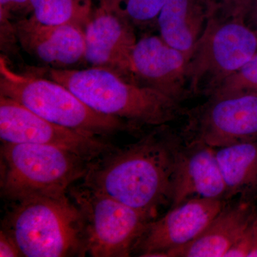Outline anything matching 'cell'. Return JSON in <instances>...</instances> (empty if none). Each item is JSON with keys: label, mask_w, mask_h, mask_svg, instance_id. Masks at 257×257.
Masks as SVG:
<instances>
[{"label": "cell", "mask_w": 257, "mask_h": 257, "mask_svg": "<svg viewBox=\"0 0 257 257\" xmlns=\"http://www.w3.org/2000/svg\"><path fill=\"white\" fill-rule=\"evenodd\" d=\"M165 126L91 161L82 183L154 219L160 207L172 204L182 149Z\"/></svg>", "instance_id": "1"}, {"label": "cell", "mask_w": 257, "mask_h": 257, "mask_svg": "<svg viewBox=\"0 0 257 257\" xmlns=\"http://www.w3.org/2000/svg\"><path fill=\"white\" fill-rule=\"evenodd\" d=\"M10 203L2 229L15 240L23 256H85L84 219L68 192Z\"/></svg>", "instance_id": "2"}, {"label": "cell", "mask_w": 257, "mask_h": 257, "mask_svg": "<svg viewBox=\"0 0 257 257\" xmlns=\"http://www.w3.org/2000/svg\"><path fill=\"white\" fill-rule=\"evenodd\" d=\"M50 77L93 110L135 124L158 127L182 112L180 104L169 96L151 87L126 82L107 69H54Z\"/></svg>", "instance_id": "3"}, {"label": "cell", "mask_w": 257, "mask_h": 257, "mask_svg": "<svg viewBox=\"0 0 257 257\" xmlns=\"http://www.w3.org/2000/svg\"><path fill=\"white\" fill-rule=\"evenodd\" d=\"M1 194L9 202L68 192L87 174L90 160L52 145L3 143Z\"/></svg>", "instance_id": "4"}, {"label": "cell", "mask_w": 257, "mask_h": 257, "mask_svg": "<svg viewBox=\"0 0 257 257\" xmlns=\"http://www.w3.org/2000/svg\"><path fill=\"white\" fill-rule=\"evenodd\" d=\"M0 95L50 122L94 136L125 128L123 120L93 110L60 83L15 72L3 55L0 57Z\"/></svg>", "instance_id": "5"}, {"label": "cell", "mask_w": 257, "mask_h": 257, "mask_svg": "<svg viewBox=\"0 0 257 257\" xmlns=\"http://www.w3.org/2000/svg\"><path fill=\"white\" fill-rule=\"evenodd\" d=\"M256 52L257 33L243 18L215 13L187 63L190 94L210 95Z\"/></svg>", "instance_id": "6"}, {"label": "cell", "mask_w": 257, "mask_h": 257, "mask_svg": "<svg viewBox=\"0 0 257 257\" xmlns=\"http://www.w3.org/2000/svg\"><path fill=\"white\" fill-rule=\"evenodd\" d=\"M68 194L82 213L85 230L84 253L92 257H127L153 218L83 183Z\"/></svg>", "instance_id": "7"}, {"label": "cell", "mask_w": 257, "mask_h": 257, "mask_svg": "<svg viewBox=\"0 0 257 257\" xmlns=\"http://www.w3.org/2000/svg\"><path fill=\"white\" fill-rule=\"evenodd\" d=\"M188 115L189 143L216 149L256 140L257 93L209 97Z\"/></svg>", "instance_id": "8"}, {"label": "cell", "mask_w": 257, "mask_h": 257, "mask_svg": "<svg viewBox=\"0 0 257 257\" xmlns=\"http://www.w3.org/2000/svg\"><path fill=\"white\" fill-rule=\"evenodd\" d=\"M2 143L52 145L92 161L110 150L99 137L54 124L10 98L0 95Z\"/></svg>", "instance_id": "9"}, {"label": "cell", "mask_w": 257, "mask_h": 257, "mask_svg": "<svg viewBox=\"0 0 257 257\" xmlns=\"http://www.w3.org/2000/svg\"><path fill=\"white\" fill-rule=\"evenodd\" d=\"M226 201L195 198L170 208L160 219L149 223L135 251L141 256L166 257L169 251L202 234L227 205Z\"/></svg>", "instance_id": "10"}, {"label": "cell", "mask_w": 257, "mask_h": 257, "mask_svg": "<svg viewBox=\"0 0 257 257\" xmlns=\"http://www.w3.org/2000/svg\"><path fill=\"white\" fill-rule=\"evenodd\" d=\"M135 29L99 3L84 28V60L90 67L107 69L126 82L139 85L133 67V53L138 42Z\"/></svg>", "instance_id": "11"}, {"label": "cell", "mask_w": 257, "mask_h": 257, "mask_svg": "<svg viewBox=\"0 0 257 257\" xmlns=\"http://www.w3.org/2000/svg\"><path fill=\"white\" fill-rule=\"evenodd\" d=\"M189 59L162 37L140 39L134 49L133 67L139 85L156 89L180 104L190 94L187 78Z\"/></svg>", "instance_id": "12"}, {"label": "cell", "mask_w": 257, "mask_h": 257, "mask_svg": "<svg viewBox=\"0 0 257 257\" xmlns=\"http://www.w3.org/2000/svg\"><path fill=\"white\" fill-rule=\"evenodd\" d=\"M20 45L38 60L57 67H66L84 60V28L73 24L44 25L32 17H25L13 24Z\"/></svg>", "instance_id": "13"}, {"label": "cell", "mask_w": 257, "mask_h": 257, "mask_svg": "<svg viewBox=\"0 0 257 257\" xmlns=\"http://www.w3.org/2000/svg\"><path fill=\"white\" fill-rule=\"evenodd\" d=\"M225 195L226 186L215 149L197 143L182 147L170 208L195 198L225 199Z\"/></svg>", "instance_id": "14"}, {"label": "cell", "mask_w": 257, "mask_h": 257, "mask_svg": "<svg viewBox=\"0 0 257 257\" xmlns=\"http://www.w3.org/2000/svg\"><path fill=\"white\" fill-rule=\"evenodd\" d=\"M256 209L245 200L226 205L197 238L169 251L166 257H224L247 229Z\"/></svg>", "instance_id": "15"}, {"label": "cell", "mask_w": 257, "mask_h": 257, "mask_svg": "<svg viewBox=\"0 0 257 257\" xmlns=\"http://www.w3.org/2000/svg\"><path fill=\"white\" fill-rule=\"evenodd\" d=\"M215 13L213 0H167L157 20L160 37L189 59Z\"/></svg>", "instance_id": "16"}, {"label": "cell", "mask_w": 257, "mask_h": 257, "mask_svg": "<svg viewBox=\"0 0 257 257\" xmlns=\"http://www.w3.org/2000/svg\"><path fill=\"white\" fill-rule=\"evenodd\" d=\"M222 175L225 199L240 195L243 200L257 192V140H248L215 149Z\"/></svg>", "instance_id": "17"}, {"label": "cell", "mask_w": 257, "mask_h": 257, "mask_svg": "<svg viewBox=\"0 0 257 257\" xmlns=\"http://www.w3.org/2000/svg\"><path fill=\"white\" fill-rule=\"evenodd\" d=\"M93 12V0H30V16L44 25L73 24L85 28Z\"/></svg>", "instance_id": "18"}, {"label": "cell", "mask_w": 257, "mask_h": 257, "mask_svg": "<svg viewBox=\"0 0 257 257\" xmlns=\"http://www.w3.org/2000/svg\"><path fill=\"white\" fill-rule=\"evenodd\" d=\"M167 0H99L128 22L134 28H146L157 24L161 10Z\"/></svg>", "instance_id": "19"}, {"label": "cell", "mask_w": 257, "mask_h": 257, "mask_svg": "<svg viewBox=\"0 0 257 257\" xmlns=\"http://www.w3.org/2000/svg\"><path fill=\"white\" fill-rule=\"evenodd\" d=\"M247 93H257V52L209 96L226 97Z\"/></svg>", "instance_id": "20"}, {"label": "cell", "mask_w": 257, "mask_h": 257, "mask_svg": "<svg viewBox=\"0 0 257 257\" xmlns=\"http://www.w3.org/2000/svg\"><path fill=\"white\" fill-rule=\"evenodd\" d=\"M26 13H30V0H0L2 40H9L15 36L11 18Z\"/></svg>", "instance_id": "21"}, {"label": "cell", "mask_w": 257, "mask_h": 257, "mask_svg": "<svg viewBox=\"0 0 257 257\" xmlns=\"http://www.w3.org/2000/svg\"><path fill=\"white\" fill-rule=\"evenodd\" d=\"M252 0H213L216 14L225 18H244Z\"/></svg>", "instance_id": "22"}, {"label": "cell", "mask_w": 257, "mask_h": 257, "mask_svg": "<svg viewBox=\"0 0 257 257\" xmlns=\"http://www.w3.org/2000/svg\"><path fill=\"white\" fill-rule=\"evenodd\" d=\"M0 256H23L15 240L3 229L0 232Z\"/></svg>", "instance_id": "23"}, {"label": "cell", "mask_w": 257, "mask_h": 257, "mask_svg": "<svg viewBox=\"0 0 257 257\" xmlns=\"http://www.w3.org/2000/svg\"><path fill=\"white\" fill-rule=\"evenodd\" d=\"M245 23L257 32V0H252L243 18Z\"/></svg>", "instance_id": "24"}, {"label": "cell", "mask_w": 257, "mask_h": 257, "mask_svg": "<svg viewBox=\"0 0 257 257\" xmlns=\"http://www.w3.org/2000/svg\"><path fill=\"white\" fill-rule=\"evenodd\" d=\"M248 257H257V210L251 221V245Z\"/></svg>", "instance_id": "25"}, {"label": "cell", "mask_w": 257, "mask_h": 257, "mask_svg": "<svg viewBox=\"0 0 257 257\" xmlns=\"http://www.w3.org/2000/svg\"><path fill=\"white\" fill-rule=\"evenodd\" d=\"M256 32V33H257V32Z\"/></svg>", "instance_id": "26"}, {"label": "cell", "mask_w": 257, "mask_h": 257, "mask_svg": "<svg viewBox=\"0 0 257 257\" xmlns=\"http://www.w3.org/2000/svg\"></svg>", "instance_id": "27"}]
</instances>
